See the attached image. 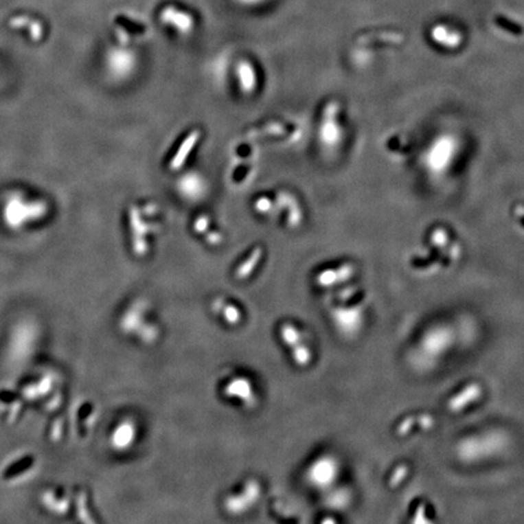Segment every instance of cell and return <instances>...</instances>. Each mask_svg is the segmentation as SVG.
I'll use <instances>...</instances> for the list:
<instances>
[{
    "label": "cell",
    "mask_w": 524,
    "mask_h": 524,
    "mask_svg": "<svg viewBox=\"0 0 524 524\" xmlns=\"http://www.w3.org/2000/svg\"><path fill=\"white\" fill-rule=\"evenodd\" d=\"M338 109V104L332 102L328 104L327 109L324 111V122H323L321 134H322V140L328 145H332L339 139V126L334 123Z\"/></svg>",
    "instance_id": "e0dca14e"
},
{
    "label": "cell",
    "mask_w": 524,
    "mask_h": 524,
    "mask_svg": "<svg viewBox=\"0 0 524 524\" xmlns=\"http://www.w3.org/2000/svg\"><path fill=\"white\" fill-rule=\"evenodd\" d=\"M39 332L30 321L16 324L8 343V356L14 363H23L36 351Z\"/></svg>",
    "instance_id": "3957f363"
},
{
    "label": "cell",
    "mask_w": 524,
    "mask_h": 524,
    "mask_svg": "<svg viewBox=\"0 0 524 524\" xmlns=\"http://www.w3.org/2000/svg\"><path fill=\"white\" fill-rule=\"evenodd\" d=\"M408 473H409V466L408 465H405V464L398 465V466L396 467L395 471L391 475V477H389V487H392V488L400 487V483L405 481Z\"/></svg>",
    "instance_id": "4316f807"
},
{
    "label": "cell",
    "mask_w": 524,
    "mask_h": 524,
    "mask_svg": "<svg viewBox=\"0 0 524 524\" xmlns=\"http://www.w3.org/2000/svg\"><path fill=\"white\" fill-rule=\"evenodd\" d=\"M432 39L442 47H455L462 43V34L453 27L448 25H436L432 28Z\"/></svg>",
    "instance_id": "2e32d148"
},
{
    "label": "cell",
    "mask_w": 524,
    "mask_h": 524,
    "mask_svg": "<svg viewBox=\"0 0 524 524\" xmlns=\"http://www.w3.org/2000/svg\"><path fill=\"white\" fill-rule=\"evenodd\" d=\"M332 318L337 327L341 332L351 334L361 327V323L363 321V311L361 307H353V308L340 307L334 310Z\"/></svg>",
    "instance_id": "7c38bea8"
},
{
    "label": "cell",
    "mask_w": 524,
    "mask_h": 524,
    "mask_svg": "<svg viewBox=\"0 0 524 524\" xmlns=\"http://www.w3.org/2000/svg\"><path fill=\"white\" fill-rule=\"evenodd\" d=\"M39 503L54 516H65L71 509V498L67 492L60 486H52L43 489Z\"/></svg>",
    "instance_id": "9c48e42d"
},
{
    "label": "cell",
    "mask_w": 524,
    "mask_h": 524,
    "mask_svg": "<svg viewBox=\"0 0 524 524\" xmlns=\"http://www.w3.org/2000/svg\"><path fill=\"white\" fill-rule=\"evenodd\" d=\"M213 312H215L218 316L221 317L223 322L231 327L238 326L239 323L243 319V312L233 302L227 301L223 297H218L214 300L212 305Z\"/></svg>",
    "instance_id": "5bb4252c"
},
{
    "label": "cell",
    "mask_w": 524,
    "mask_h": 524,
    "mask_svg": "<svg viewBox=\"0 0 524 524\" xmlns=\"http://www.w3.org/2000/svg\"><path fill=\"white\" fill-rule=\"evenodd\" d=\"M9 25L14 28H28V32L34 41H39L43 36V25L34 19H31L26 15L15 16L12 17Z\"/></svg>",
    "instance_id": "603a6c76"
},
{
    "label": "cell",
    "mask_w": 524,
    "mask_h": 524,
    "mask_svg": "<svg viewBox=\"0 0 524 524\" xmlns=\"http://www.w3.org/2000/svg\"><path fill=\"white\" fill-rule=\"evenodd\" d=\"M482 395L483 387L479 383H468L457 394L449 398L446 408L453 414H459L467 409V407L481 400Z\"/></svg>",
    "instance_id": "30bf717a"
},
{
    "label": "cell",
    "mask_w": 524,
    "mask_h": 524,
    "mask_svg": "<svg viewBox=\"0 0 524 524\" xmlns=\"http://www.w3.org/2000/svg\"><path fill=\"white\" fill-rule=\"evenodd\" d=\"M199 137H201V133L198 130H194L190 135L187 136L185 140L182 141L181 146L177 150L176 155L174 156L172 161H170V169L172 170H179L183 166V163L186 161L187 158L190 156V153L192 152L193 148L197 145Z\"/></svg>",
    "instance_id": "ac0fdd59"
},
{
    "label": "cell",
    "mask_w": 524,
    "mask_h": 524,
    "mask_svg": "<svg viewBox=\"0 0 524 524\" xmlns=\"http://www.w3.org/2000/svg\"><path fill=\"white\" fill-rule=\"evenodd\" d=\"M340 466L337 457L332 455H322L307 467L305 477L308 484L318 489L332 487V483L338 478Z\"/></svg>",
    "instance_id": "277c9868"
},
{
    "label": "cell",
    "mask_w": 524,
    "mask_h": 524,
    "mask_svg": "<svg viewBox=\"0 0 524 524\" xmlns=\"http://www.w3.org/2000/svg\"><path fill=\"white\" fill-rule=\"evenodd\" d=\"M145 311V302H134L120 316L119 328L125 334L136 335L142 343L151 345L156 343L159 329L153 323L144 322Z\"/></svg>",
    "instance_id": "7a4b0ae2"
},
{
    "label": "cell",
    "mask_w": 524,
    "mask_h": 524,
    "mask_svg": "<svg viewBox=\"0 0 524 524\" xmlns=\"http://www.w3.org/2000/svg\"><path fill=\"white\" fill-rule=\"evenodd\" d=\"M415 426H419V420H418V416H407L405 419L400 421V424L397 425L396 432L397 435L400 437L405 436V435H409L410 432L413 431L415 429Z\"/></svg>",
    "instance_id": "484cf974"
},
{
    "label": "cell",
    "mask_w": 524,
    "mask_h": 524,
    "mask_svg": "<svg viewBox=\"0 0 524 524\" xmlns=\"http://www.w3.org/2000/svg\"><path fill=\"white\" fill-rule=\"evenodd\" d=\"M264 256V250L261 247H256L249 256L237 267L236 270V278L239 280H247L254 273L255 269L259 265L260 260Z\"/></svg>",
    "instance_id": "d6986e66"
},
{
    "label": "cell",
    "mask_w": 524,
    "mask_h": 524,
    "mask_svg": "<svg viewBox=\"0 0 524 524\" xmlns=\"http://www.w3.org/2000/svg\"><path fill=\"white\" fill-rule=\"evenodd\" d=\"M79 500H77V509H78L79 519L84 522H90V519H88L89 516V508H88V497L85 494L82 493L78 495Z\"/></svg>",
    "instance_id": "83f0119b"
},
{
    "label": "cell",
    "mask_w": 524,
    "mask_h": 524,
    "mask_svg": "<svg viewBox=\"0 0 524 524\" xmlns=\"http://www.w3.org/2000/svg\"><path fill=\"white\" fill-rule=\"evenodd\" d=\"M255 208H256V210L261 212V213H267L272 208V204H271L270 201L267 198H259L256 203H255Z\"/></svg>",
    "instance_id": "f1b7e54d"
},
{
    "label": "cell",
    "mask_w": 524,
    "mask_h": 524,
    "mask_svg": "<svg viewBox=\"0 0 524 524\" xmlns=\"http://www.w3.org/2000/svg\"><path fill=\"white\" fill-rule=\"evenodd\" d=\"M39 459L32 453L16 455L9 459L0 470L1 481L10 484L25 482L36 472Z\"/></svg>",
    "instance_id": "5b68a950"
},
{
    "label": "cell",
    "mask_w": 524,
    "mask_h": 524,
    "mask_svg": "<svg viewBox=\"0 0 524 524\" xmlns=\"http://www.w3.org/2000/svg\"><path fill=\"white\" fill-rule=\"evenodd\" d=\"M25 400L17 389H0V414L10 422L21 418L25 409Z\"/></svg>",
    "instance_id": "8fae6325"
},
{
    "label": "cell",
    "mask_w": 524,
    "mask_h": 524,
    "mask_svg": "<svg viewBox=\"0 0 524 524\" xmlns=\"http://www.w3.org/2000/svg\"><path fill=\"white\" fill-rule=\"evenodd\" d=\"M130 225H131V231H133V248L137 256H144L147 254V243H146L145 237L147 234V229L140 218L139 212L136 209L130 210Z\"/></svg>",
    "instance_id": "9a60e30c"
},
{
    "label": "cell",
    "mask_w": 524,
    "mask_h": 524,
    "mask_svg": "<svg viewBox=\"0 0 524 524\" xmlns=\"http://www.w3.org/2000/svg\"><path fill=\"white\" fill-rule=\"evenodd\" d=\"M223 394L226 398L239 402L245 408H253L258 402L253 381L247 376H233L223 385Z\"/></svg>",
    "instance_id": "52a82bcc"
},
{
    "label": "cell",
    "mask_w": 524,
    "mask_h": 524,
    "mask_svg": "<svg viewBox=\"0 0 524 524\" xmlns=\"http://www.w3.org/2000/svg\"><path fill=\"white\" fill-rule=\"evenodd\" d=\"M291 358L293 362L300 367V368H305L307 365H310L312 362V351L311 348L307 346L305 341L299 345H296L294 348H291Z\"/></svg>",
    "instance_id": "cb8c5ba5"
},
{
    "label": "cell",
    "mask_w": 524,
    "mask_h": 524,
    "mask_svg": "<svg viewBox=\"0 0 524 524\" xmlns=\"http://www.w3.org/2000/svg\"><path fill=\"white\" fill-rule=\"evenodd\" d=\"M208 218L207 216H201L194 223V229L197 231L198 233H203L205 229H208Z\"/></svg>",
    "instance_id": "f546056e"
},
{
    "label": "cell",
    "mask_w": 524,
    "mask_h": 524,
    "mask_svg": "<svg viewBox=\"0 0 524 524\" xmlns=\"http://www.w3.org/2000/svg\"><path fill=\"white\" fill-rule=\"evenodd\" d=\"M161 19H163V21L172 23V26L176 27L179 28V31L183 32V33L190 31L193 25L191 16L183 14V12H179L176 9L174 10L172 8L164 9V11L161 12Z\"/></svg>",
    "instance_id": "7402d4cb"
},
{
    "label": "cell",
    "mask_w": 524,
    "mask_h": 524,
    "mask_svg": "<svg viewBox=\"0 0 524 524\" xmlns=\"http://www.w3.org/2000/svg\"><path fill=\"white\" fill-rule=\"evenodd\" d=\"M237 76L242 91H244L245 93H253L256 87L254 67L248 61H240L237 66Z\"/></svg>",
    "instance_id": "44dd1931"
},
{
    "label": "cell",
    "mask_w": 524,
    "mask_h": 524,
    "mask_svg": "<svg viewBox=\"0 0 524 524\" xmlns=\"http://www.w3.org/2000/svg\"><path fill=\"white\" fill-rule=\"evenodd\" d=\"M261 497V486L256 479H248L237 493L229 494L223 500V508L232 516H239L249 511Z\"/></svg>",
    "instance_id": "8992f818"
},
{
    "label": "cell",
    "mask_w": 524,
    "mask_h": 524,
    "mask_svg": "<svg viewBox=\"0 0 524 524\" xmlns=\"http://www.w3.org/2000/svg\"><path fill=\"white\" fill-rule=\"evenodd\" d=\"M65 431V424H63L62 418H58L54 420L50 425V429H47V441L56 442L61 441Z\"/></svg>",
    "instance_id": "d4e9b609"
},
{
    "label": "cell",
    "mask_w": 524,
    "mask_h": 524,
    "mask_svg": "<svg viewBox=\"0 0 524 524\" xmlns=\"http://www.w3.org/2000/svg\"><path fill=\"white\" fill-rule=\"evenodd\" d=\"M280 341L286 345V348H294L299 343L305 341L304 332L299 327H296L294 323L284 322L280 324Z\"/></svg>",
    "instance_id": "ffe728a7"
},
{
    "label": "cell",
    "mask_w": 524,
    "mask_h": 524,
    "mask_svg": "<svg viewBox=\"0 0 524 524\" xmlns=\"http://www.w3.org/2000/svg\"><path fill=\"white\" fill-rule=\"evenodd\" d=\"M60 378L56 370L36 369L20 381L17 389L25 402L39 407L44 411L58 409L62 402V394L58 391Z\"/></svg>",
    "instance_id": "6da1fadb"
},
{
    "label": "cell",
    "mask_w": 524,
    "mask_h": 524,
    "mask_svg": "<svg viewBox=\"0 0 524 524\" xmlns=\"http://www.w3.org/2000/svg\"><path fill=\"white\" fill-rule=\"evenodd\" d=\"M353 273H354L353 266L348 264L340 266L338 269L322 271L316 275L317 286H322V288H332L351 280Z\"/></svg>",
    "instance_id": "4fadbf2b"
},
{
    "label": "cell",
    "mask_w": 524,
    "mask_h": 524,
    "mask_svg": "<svg viewBox=\"0 0 524 524\" xmlns=\"http://www.w3.org/2000/svg\"><path fill=\"white\" fill-rule=\"evenodd\" d=\"M137 438V425L133 419H123L109 433V443L117 453L128 452L135 444Z\"/></svg>",
    "instance_id": "ba28073f"
}]
</instances>
